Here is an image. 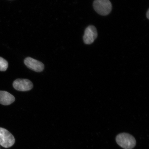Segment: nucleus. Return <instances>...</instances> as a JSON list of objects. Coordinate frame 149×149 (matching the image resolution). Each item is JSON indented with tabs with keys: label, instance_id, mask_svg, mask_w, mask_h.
Instances as JSON below:
<instances>
[{
	"label": "nucleus",
	"instance_id": "f257e3e1",
	"mask_svg": "<svg viewBox=\"0 0 149 149\" xmlns=\"http://www.w3.org/2000/svg\"><path fill=\"white\" fill-rule=\"evenodd\" d=\"M117 144L124 149H132L136 145L134 137L130 134L122 133L117 136L116 138Z\"/></svg>",
	"mask_w": 149,
	"mask_h": 149
},
{
	"label": "nucleus",
	"instance_id": "f03ea898",
	"mask_svg": "<svg viewBox=\"0 0 149 149\" xmlns=\"http://www.w3.org/2000/svg\"><path fill=\"white\" fill-rule=\"evenodd\" d=\"M93 5L96 12L102 16L109 15L112 8L111 3L109 0H95Z\"/></svg>",
	"mask_w": 149,
	"mask_h": 149
},
{
	"label": "nucleus",
	"instance_id": "7ed1b4c3",
	"mask_svg": "<svg viewBox=\"0 0 149 149\" xmlns=\"http://www.w3.org/2000/svg\"><path fill=\"white\" fill-rule=\"evenodd\" d=\"M15 143V138L8 130L0 127V145L6 148L12 147Z\"/></svg>",
	"mask_w": 149,
	"mask_h": 149
},
{
	"label": "nucleus",
	"instance_id": "20e7f679",
	"mask_svg": "<svg viewBox=\"0 0 149 149\" xmlns=\"http://www.w3.org/2000/svg\"><path fill=\"white\" fill-rule=\"evenodd\" d=\"M97 31L96 27L94 26H89L85 30L83 36L84 42L86 44H92L97 38Z\"/></svg>",
	"mask_w": 149,
	"mask_h": 149
},
{
	"label": "nucleus",
	"instance_id": "39448f33",
	"mask_svg": "<svg viewBox=\"0 0 149 149\" xmlns=\"http://www.w3.org/2000/svg\"><path fill=\"white\" fill-rule=\"evenodd\" d=\"M13 86L16 90L25 92L31 90L33 85L31 81L29 79H18L14 81Z\"/></svg>",
	"mask_w": 149,
	"mask_h": 149
},
{
	"label": "nucleus",
	"instance_id": "423d86ee",
	"mask_svg": "<svg viewBox=\"0 0 149 149\" xmlns=\"http://www.w3.org/2000/svg\"><path fill=\"white\" fill-rule=\"evenodd\" d=\"M24 62L28 68L35 72H41L44 69V65L42 63L32 58H26Z\"/></svg>",
	"mask_w": 149,
	"mask_h": 149
},
{
	"label": "nucleus",
	"instance_id": "0eeeda50",
	"mask_svg": "<svg viewBox=\"0 0 149 149\" xmlns=\"http://www.w3.org/2000/svg\"><path fill=\"white\" fill-rule=\"evenodd\" d=\"M15 101L14 96L5 91H0V103L3 105H10Z\"/></svg>",
	"mask_w": 149,
	"mask_h": 149
},
{
	"label": "nucleus",
	"instance_id": "6e6552de",
	"mask_svg": "<svg viewBox=\"0 0 149 149\" xmlns=\"http://www.w3.org/2000/svg\"><path fill=\"white\" fill-rule=\"evenodd\" d=\"M8 63L7 61L3 57H0V71L4 72L8 68Z\"/></svg>",
	"mask_w": 149,
	"mask_h": 149
},
{
	"label": "nucleus",
	"instance_id": "1a4fd4ad",
	"mask_svg": "<svg viewBox=\"0 0 149 149\" xmlns=\"http://www.w3.org/2000/svg\"><path fill=\"white\" fill-rule=\"evenodd\" d=\"M146 17H147L148 18V19H149V9H148V12H147L146 13Z\"/></svg>",
	"mask_w": 149,
	"mask_h": 149
}]
</instances>
